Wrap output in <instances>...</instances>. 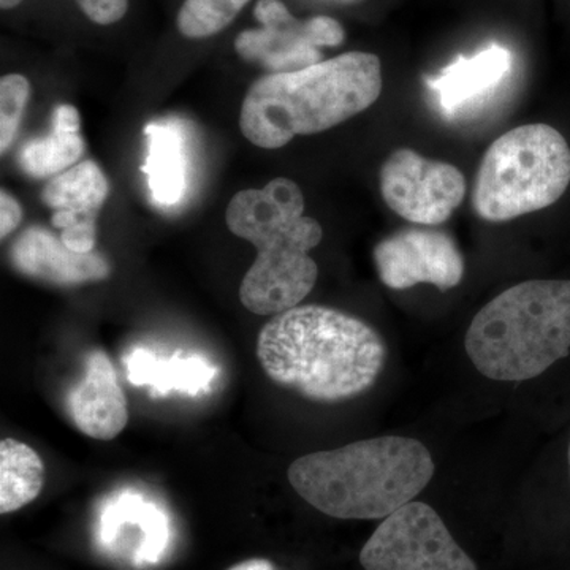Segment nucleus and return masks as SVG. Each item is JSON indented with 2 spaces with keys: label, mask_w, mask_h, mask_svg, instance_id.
Here are the masks:
<instances>
[{
  "label": "nucleus",
  "mask_w": 570,
  "mask_h": 570,
  "mask_svg": "<svg viewBox=\"0 0 570 570\" xmlns=\"http://www.w3.org/2000/svg\"><path fill=\"white\" fill-rule=\"evenodd\" d=\"M63 245L75 253L89 254L96 249L97 228L96 220L80 223L67 227L61 236Z\"/></svg>",
  "instance_id": "412c9836"
},
{
  "label": "nucleus",
  "mask_w": 570,
  "mask_h": 570,
  "mask_svg": "<svg viewBox=\"0 0 570 570\" xmlns=\"http://www.w3.org/2000/svg\"><path fill=\"white\" fill-rule=\"evenodd\" d=\"M255 18L262 29L239 33L235 50L245 61L284 73L321 62L322 47H340L346 39L343 26L330 17L299 21L281 0H258Z\"/></svg>",
  "instance_id": "6e6552de"
},
{
  "label": "nucleus",
  "mask_w": 570,
  "mask_h": 570,
  "mask_svg": "<svg viewBox=\"0 0 570 570\" xmlns=\"http://www.w3.org/2000/svg\"><path fill=\"white\" fill-rule=\"evenodd\" d=\"M10 262L21 275L55 285L99 283L111 273L102 255L75 253L61 238L39 227L18 236L10 247Z\"/></svg>",
  "instance_id": "f8f14e48"
},
{
  "label": "nucleus",
  "mask_w": 570,
  "mask_h": 570,
  "mask_svg": "<svg viewBox=\"0 0 570 570\" xmlns=\"http://www.w3.org/2000/svg\"><path fill=\"white\" fill-rule=\"evenodd\" d=\"M70 420L86 436L111 441L129 423V407L111 360L94 351L85 362V376L67 396Z\"/></svg>",
  "instance_id": "9b49d317"
},
{
  "label": "nucleus",
  "mask_w": 570,
  "mask_h": 570,
  "mask_svg": "<svg viewBox=\"0 0 570 570\" xmlns=\"http://www.w3.org/2000/svg\"><path fill=\"white\" fill-rule=\"evenodd\" d=\"M434 469L417 439L382 436L299 456L287 478L298 497L325 515L381 520L414 501Z\"/></svg>",
  "instance_id": "f03ea898"
},
{
  "label": "nucleus",
  "mask_w": 570,
  "mask_h": 570,
  "mask_svg": "<svg viewBox=\"0 0 570 570\" xmlns=\"http://www.w3.org/2000/svg\"><path fill=\"white\" fill-rule=\"evenodd\" d=\"M480 374L499 382L530 381L570 351V281L513 285L482 307L464 337Z\"/></svg>",
  "instance_id": "39448f33"
},
{
  "label": "nucleus",
  "mask_w": 570,
  "mask_h": 570,
  "mask_svg": "<svg viewBox=\"0 0 570 570\" xmlns=\"http://www.w3.org/2000/svg\"><path fill=\"white\" fill-rule=\"evenodd\" d=\"M82 13L100 26L115 24L126 17L129 0H77Z\"/></svg>",
  "instance_id": "aec40b11"
},
{
  "label": "nucleus",
  "mask_w": 570,
  "mask_h": 570,
  "mask_svg": "<svg viewBox=\"0 0 570 570\" xmlns=\"http://www.w3.org/2000/svg\"><path fill=\"white\" fill-rule=\"evenodd\" d=\"M374 264L382 283L393 291L419 284L442 292L463 281L464 258L452 236L434 228H406L374 247Z\"/></svg>",
  "instance_id": "9d476101"
},
{
  "label": "nucleus",
  "mask_w": 570,
  "mask_h": 570,
  "mask_svg": "<svg viewBox=\"0 0 570 570\" xmlns=\"http://www.w3.org/2000/svg\"><path fill=\"white\" fill-rule=\"evenodd\" d=\"M381 92V59L371 52H344L254 82L239 127L258 148H283L296 135L321 134L346 122L376 104Z\"/></svg>",
  "instance_id": "20e7f679"
},
{
  "label": "nucleus",
  "mask_w": 570,
  "mask_h": 570,
  "mask_svg": "<svg viewBox=\"0 0 570 570\" xmlns=\"http://www.w3.org/2000/svg\"><path fill=\"white\" fill-rule=\"evenodd\" d=\"M225 223L232 234L257 247V258L239 287L246 309L276 316L311 294L318 268L309 250L321 245L324 230L305 216L298 184L276 178L264 189L242 190L228 204Z\"/></svg>",
  "instance_id": "7ed1b4c3"
},
{
  "label": "nucleus",
  "mask_w": 570,
  "mask_h": 570,
  "mask_svg": "<svg viewBox=\"0 0 570 570\" xmlns=\"http://www.w3.org/2000/svg\"><path fill=\"white\" fill-rule=\"evenodd\" d=\"M45 485V464L24 442H0V513L17 512L31 504Z\"/></svg>",
  "instance_id": "f3484780"
},
{
  "label": "nucleus",
  "mask_w": 570,
  "mask_h": 570,
  "mask_svg": "<svg viewBox=\"0 0 570 570\" xmlns=\"http://www.w3.org/2000/svg\"><path fill=\"white\" fill-rule=\"evenodd\" d=\"M22 2H24V0H0V7H2V10H11Z\"/></svg>",
  "instance_id": "b1692460"
},
{
  "label": "nucleus",
  "mask_w": 570,
  "mask_h": 570,
  "mask_svg": "<svg viewBox=\"0 0 570 570\" xmlns=\"http://www.w3.org/2000/svg\"><path fill=\"white\" fill-rule=\"evenodd\" d=\"M381 193L397 216L434 227L448 223L464 200L466 179L455 165L396 149L382 165Z\"/></svg>",
  "instance_id": "1a4fd4ad"
},
{
  "label": "nucleus",
  "mask_w": 570,
  "mask_h": 570,
  "mask_svg": "<svg viewBox=\"0 0 570 570\" xmlns=\"http://www.w3.org/2000/svg\"><path fill=\"white\" fill-rule=\"evenodd\" d=\"M365 570H478L436 510L412 501L384 519L362 551Z\"/></svg>",
  "instance_id": "0eeeda50"
},
{
  "label": "nucleus",
  "mask_w": 570,
  "mask_h": 570,
  "mask_svg": "<svg viewBox=\"0 0 570 570\" xmlns=\"http://www.w3.org/2000/svg\"><path fill=\"white\" fill-rule=\"evenodd\" d=\"M569 475H570V445H569Z\"/></svg>",
  "instance_id": "393cba45"
},
{
  "label": "nucleus",
  "mask_w": 570,
  "mask_h": 570,
  "mask_svg": "<svg viewBox=\"0 0 570 570\" xmlns=\"http://www.w3.org/2000/svg\"><path fill=\"white\" fill-rule=\"evenodd\" d=\"M108 181L99 165L86 160L55 176L45 186L41 202L55 209L52 225L66 230L71 225L97 220L108 197Z\"/></svg>",
  "instance_id": "4468645a"
},
{
  "label": "nucleus",
  "mask_w": 570,
  "mask_h": 570,
  "mask_svg": "<svg viewBox=\"0 0 570 570\" xmlns=\"http://www.w3.org/2000/svg\"><path fill=\"white\" fill-rule=\"evenodd\" d=\"M22 219V209L20 204L2 190L0 194V236L6 238L11 232L17 230Z\"/></svg>",
  "instance_id": "4be33fe9"
},
{
  "label": "nucleus",
  "mask_w": 570,
  "mask_h": 570,
  "mask_svg": "<svg viewBox=\"0 0 570 570\" xmlns=\"http://www.w3.org/2000/svg\"><path fill=\"white\" fill-rule=\"evenodd\" d=\"M148 156L141 167L154 202L174 206L186 193V151L181 130L171 122H153L145 129Z\"/></svg>",
  "instance_id": "dca6fc26"
},
{
  "label": "nucleus",
  "mask_w": 570,
  "mask_h": 570,
  "mask_svg": "<svg viewBox=\"0 0 570 570\" xmlns=\"http://www.w3.org/2000/svg\"><path fill=\"white\" fill-rule=\"evenodd\" d=\"M31 85L22 75H6L0 80V149L6 153L17 137Z\"/></svg>",
  "instance_id": "6ab92c4d"
},
{
  "label": "nucleus",
  "mask_w": 570,
  "mask_h": 570,
  "mask_svg": "<svg viewBox=\"0 0 570 570\" xmlns=\"http://www.w3.org/2000/svg\"><path fill=\"white\" fill-rule=\"evenodd\" d=\"M228 570H276L275 564L268 560H262V558H255V560H247L239 562Z\"/></svg>",
  "instance_id": "5701e85b"
},
{
  "label": "nucleus",
  "mask_w": 570,
  "mask_h": 570,
  "mask_svg": "<svg viewBox=\"0 0 570 570\" xmlns=\"http://www.w3.org/2000/svg\"><path fill=\"white\" fill-rule=\"evenodd\" d=\"M569 184L566 138L547 124H528L501 135L487 149L472 206L482 219L505 223L557 204Z\"/></svg>",
  "instance_id": "423d86ee"
},
{
  "label": "nucleus",
  "mask_w": 570,
  "mask_h": 570,
  "mask_svg": "<svg viewBox=\"0 0 570 570\" xmlns=\"http://www.w3.org/2000/svg\"><path fill=\"white\" fill-rule=\"evenodd\" d=\"M250 0H184L178 29L187 39H206L223 31Z\"/></svg>",
  "instance_id": "a211bd4d"
},
{
  "label": "nucleus",
  "mask_w": 570,
  "mask_h": 570,
  "mask_svg": "<svg viewBox=\"0 0 570 570\" xmlns=\"http://www.w3.org/2000/svg\"><path fill=\"white\" fill-rule=\"evenodd\" d=\"M512 59L508 48L489 45L472 58H459L436 77L428 78V88L436 96L442 110H460L497 89L512 69Z\"/></svg>",
  "instance_id": "ddd939ff"
},
{
  "label": "nucleus",
  "mask_w": 570,
  "mask_h": 570,
  "mask_svg": "<svg viewBox=\"0 0 570 570\" xmlns=\"http://www.w3.org/2000/svg\"><path fill=\"white\" fill-rule=\"evenodd\" d=\"M52 134L29 141L18 154V165L32 178H50L69 170L81 159L85 141L80 135V112L71 105H59L52 116Z\"/></svg>",
  "instance_id": "2eb2a0df"
},
{
  "label": "nucleus",
  "mask_w": 570,
  "mask_h": 570,
  "mask_svg": "<svg viewBox=\"0 0 570 570\" xmlns=\"http://www.w3.org/2000/svg\"><path fill=\"white\" fill-rule=\"evenodd\" d=\"M257 358L279 387L316 403H341L374 387L387 346L373 326L351 314L298 305L262 326Z\"/></svg>",
  "instance_id": "f257e3e1"
}]
</instances>
